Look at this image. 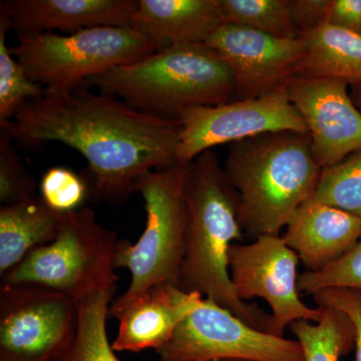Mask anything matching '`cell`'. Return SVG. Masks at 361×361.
<instances>
[{
  "mask_svg": "<svg viewBox=\"0 0 361 361\" xmlns=\"http://www.w3.org/2000/svg\"><path fill=\"white\" fill-rule=\"evenodd\" d=\"M232 71L235 99H249L269 94L298 73L305 54L302 37L278 39L244 27L222 25L205 44Z\"/></svg>",
  "mask_w": 361,
  "mask_h": 361,
  "instance_id": "13",
  "label": "cell"
},
{
  "mask_svg": "<svg viewBox=\"0 0 361 361\" xmlns=\"http://www.w3.org/2000/svg\"><path fill=\"white\" fill-rule=\"evenodd\" d=\"M299 261L296 252L279 235H263L250 244L235 243L230 249V277L235 293L244 302L264 299L272 310V336L284 337L285 329L297 320H322V307H310L301 300Z\"/></svg>",
  "mask_w": 361,
  "mask_h": 361,
  "instance_id": "11",
  "label": "cell"
},
{
  "mask_svg": "<svg viewBox=\"0 0 361 361\" xmlns=\"http://www.w3.org/2000/svg\"><path fill=\"white\" fill-rule=\"evenodd\" d=\"M121 240L97 222L90 208L63 213L56 238L30 252L1 276V286L32 284L61 292L80 302L116 289Z\"/></svg>",
  "mask_w": 361,
  "mask_h": 361,
  "instance_id": "5",
  "label": "cell"
},
{
  "mask_svg": "<svg viewBox=\"0 0 361 361\" xmlns=\"http://www.w3.org/2000/svg\"><path fill=\"white\" fill-rule=\"evenodd\" d=\"M188 207L186 251L180 288L211 299L254 329L270 334L272 316L235 293L230 277L233 244L243 240L240 197L213 149L190 164L185 184Z\"/></svg>",
  "mask_w": 361,
  "mask_h": 361,
  "instance_id": "2",
  "label": "cell"
},
{
  "mask_svg": "<svg viewBox=\"0 0 361 361\" xmlns=\"http://www.w3.org/2000/svg\"><path fill=\"white\" fill-rule=\"evenodd\" d=\"M11 51L32 82L52 94H68L85 87L90 78L148 58L157 49L133 27L99 26L68 35H21Z\"/></svg>",
  "mask_w": 361,
  "mask_h": 361,
  "instance_id": "6",
  "label": "cell"
},
{
  "mask_svg": "<svg viewBox=\"0 0 361 361\" xmlns=\"http://www.w3.org/2000/svg\"><path fill=\"white\" fill-rule=\"evenodd\" d=\"M326 25L361 35V0H330Z\"/></svg>",
  "mask_w": 361,
  "mask_h": 361,
  "instance_id": "30",
  "label": "cell"
},
{
  "mask_svg": "<svg viewBox=\"0 0 361 361\" xmlns=\"http://www.w3.org/2000/svg\"><path fill=\"white\" fill-rule=\"evenodd\" d=\"M351 99H353V103L355 106L360 109L361 111V87H351Z\"/></svg>",
  "mask_w": 361,
  "mask_h": 361,
  "instance_id": "31",
  "label": "cell"
},
{
  "mask_svg": "<svg viewBox=\"0 0 361 361\" xmlns=\"http://www.w3.org/2000/svg\"><path fill=\"white\" fill-rule=\"evenodd\" d=\"M222 25V0H139L132 27L161 51L205 44Z\"/></svg>",
  "mask_w": 361,
  "mask_h": 361,
  "instance_id": "17",
  "label": "cell"
},
{
  "mask_svg": "<svg viewBox=\"0 0 361 361\" xmlns=\"http://www.w3.org/2000/svg\"><path fill=\"white\" fill-rule=\"evenodd\" d=\"M285 87L305 121L311 149L320 167L336 165L361 149V111L345 80L296 75L285 82Z\"/></svg>",
  "mask_w": 361,
  "mask_h": 361,
  "instance_id": "12",
  "label": "cell"
},
{
  "mask_svg": "<svg viewBox=\"0 0 361 361\" xmlns=\"http://www.w3.org/2000/svg\"><path fill=\"white\" fill-rule=\"evenodd\" d=\"M39 191L42 200L59 213L77 211L89 198V187L84 176L65 167L47 170L40 180Z\"/></svg>",
  "mask_w": 361,
  "mask_h": 361,
  "instance_id": "26",
  "label": "cell"
},
{
  "mask_svg": "<svg viewBox=\"0 0 361 361\" xmlns=\"http://www.w3.org/2000/svg\"><path fill=\"white\" fill-rule=\"evenodd\" d=\"M203 300L200 294L171 284L156 285L139 295L118 297L109 310V315L118 320L114 350H159Z\"/></svg>",
  "mask_w": 361,
  "mask_h": 361,
  "instance_id": "14",
  "label": "cell"
},
{
  "mask_svg": "<svg viewBox=\"0 0 361 361\" xmlns=\"http://www.w3.org/2000/svg\"><path fill=\"white\" fill-rule=\"evenodd\" d=\"M179 121V165H189L204 152L220 145H231L266 133H308L305 121L289 99L285 82L255 99L188 109L180 114Z\"/></svg>",
  "mask_w": 361,
  "mask_h": 361,
  "instance_id": "10",
  "label": "cell"
},
{
  "mask_svg": "<svg viewBox=\"0 0 361 361\" xmlns=\"http://www.w3.org/2000/svg\"><path fill=\"white\" fill-rule=\"evenodd\" d=\"M298 288L300 293L310 295L330 288L361 291V236L350 250L329 267L299 275Z\"/></svg>",
  "mask_w": 361,
  "mask_h": 361,
  "instance_id": "25",
  "label": "cell"
},
{
  "mask_svg": "<svg viewBox=\"0 0 361 361\" xmlns=\"http://www.w3.org/2000/svg\"><path fill=\"white\" fill-rule=\"evenodd\" d=\"M285 228L282 237L310 272L336 262L361 236L360 218L312 197L298 207Z\"/></svg>",
  "mask_w": 361,
  "mask_h": 361,
  "instance_id": "16",
  "label": "cell"
},
{
  "mask_svg": "<svg viewBox=\"0 0 361 361\" xmlns=\"http://www.w3.org/2000/svg\"><path fill=\"white\" fill-rule=\"evenodd\" d=\"M223 25L244 26L278 39H295L287 0H222Z\"/></svg>",
  "mask_w": 361,
  "mask_h": 361,
  "instance_id": "22",
  "label": "cell"
},
{
  "mask_svg": "<svg viewBox=\"0 0 361 361\" xmlns=\"http://www.w3.org/2000/svg\"><path fill=\"white\" fill-rule=\"evenodd\" d=\"M311 296L318 307L334 308L351 320L355 332V361H361V291L330 288L316 292Z\"/></svg>",
  "mask_w": 361,
  "mask_h": 361,
  "instance_id": "28",
  "label": "cell"
},
{
  "mask_svg": "<svg viewBox=\"0 0 361 361\" xmlns=\"http://www.w3.org/2000/svg\"><path fill=\"white\" fill-rule=\"evenodd\" d=\"M292 23L300 33L326 25L330 0H287Z\"/></svg>",
  "mask_w": 361,
  "mask_h": 361,
  "instance_id": "29",
  "label": "cell"
},
{
  "mask_svg": "<svg viewBox=\"0 0 361 361\" xmlns=\"http://www.w3.org/2000/svg\"><path fill=\"white\" fill-rule=\"evenodd\" d=\"M116 291L99 292L78 302L75 334L68 345L49 361H121L106 334V318Z\"/></svg>",
  "mask_w": 361,
  "mask_h": 361,
  "instance_id": "20",
  "label": "cell"
},
{
  "mask_svg": "<svg viewBox=\"0 0 361 361\" xmlns=\"http://www.w3.org/2000/svg\"><path fill=\"white\" fill-rule=\"evenodd\" d=\"M189 168L190 164L153 171L137 182L135 193L145 200L146 227L135 244L121 240L116 267L130 273L123 296L139 295L156 285L180 287L189 219L185 199Z\"/></svg>",
  "mask_w": 361,
  "mask_h": 361,
  "instance_id": "7",
  "label": "cell"
},
{
  "mask_svg": "<svg viewBox=\"0 0 361 361\" xmlns=\"http://www.w3.org/2000/svg\"><path fill=\"white\" fill-rule=\"evenodd\" d=\"M11 28L6 9L0 6V126L9 122L27 102L39 99L47 90L27 77L6 42Z\"/></svg>",
  "mask_w": 361,
  "mask_h": 361,
  "instance_id": "23",
  "label": "cell"
},
{
  "mask_svg": "<svg viewBox=\"0 0 361 361\" xmlns=\"http://www.w3.org/2000/svg\"><path fill=\"white\" fill-rule=\"evenodd\" d=\"M225 172L240 197L244 235H279L298 207L314 194L322 168L308 133L282 132L230 145Z\"/></svg>",
  "mask_w": 361,
  "mask_h": 361,
  "instance_id": "3",
  "label": "cell"
},
{
  "mask_svg": "<svg viewBox=\"0 0 361 361\" xmlns=\"http://www.w3.org/2000/svg\"><path fill=\"white\" fill-rule=\"evenodd\" d=\"M157 353L161 361H304L296 339L254 329L208 298Z\"/></svg>",
  "mask_w": 361,
  "mask_h": 361,
  "instance_id": "8",
  "label": "cell"
},
{
  "mask_svg": "<svg viewBox=\"0 0 361 361\" xmlns=\"http://www.w3.org/2000/svg\"><path fill=\"white\" fill-rule=\"evenodd\" d=\"M219 361H251V360H219Z\"/></svg>",
  "mask_w": 361,
  "mask_h": 361,
  "instance_id": "32",
  "label": "cell"
},
{
  "mask_svg": "<svg viewBox=\"0 0 361 361\" xmlns=\"http://www.w3.org/2000/svg\"><path fill=\"white\" fill-rule=\"evenodd\" d=\"M312 198L361 219V149L323 168Z\"/></svg>",
  "mask_w": 361,
  "mask_h": 361,
  "instance_id": "24",
  "label": "cell"
},
{
  "mask_svg": "<svg viewBox=\"0 0 361 361\" xmlns=\"http://www.w3.org/2000/svg\"><path fill=\"white\" fill-rule=\"evenodd\" d=\"M85 87L118 97L145 113L177 121L188 109L219 106L235 99L232 71L206 44L157 51L137 63L90 78Z\"/></svg>",
  "mask_w": 361,
  "mask_h": 361,
  "instance_id": "4",
  "label": "cell"
},
{
  "mask_svg": "<svg viewBox=\"0 0 361 361\" xmlns=\"http://www.w3.org/2000/svg\"><path fill=\"white\" fill-rule=\"evenodd\" d=\"M63 213L49 208L42 198L0 207V276L35 248L58 236Z\"/></svg>",
  "mask_w": 361,
  "mask_h": 361,
  "instance_id": "18",
  "label": "cell"
},
{
  "mask_svg": "<svg viewBox=\"0 0 361 361\" xmlns=\"http://www.w3.org/2000/svg\"><path fill=\"white\" fill-rule=\"evenodd\" d=\"M180 129V121L85 87L68 94L45 92L0 126L25 148L59 142L80 152L89 165L84 176L89 199L111 205L126 203L148 173L179 166Z\"/></svg>",
  "mask_w": 361,
  "mask_h": 361,
  "instance_id": "1",
  "label": "cell"
},
{
  "mask_svg": "<svg viewBox=\"0 0 361 361\" xmlns=\"http://www.w3.org/2000/svg\"><path fill=\"white\" fill-rule=\"evenodd\" d=\"M78 302L32 284L0 288V361H49L73 338Z\"/></svg>",
  "mask_w": 361,
  "mask_h": 361,
  "instance_id": "9",
  "label": "cell"
},
{
  "mask_svg": "<svg viewBox=\"0 0 361 361\" xmlns=\"http://www.w3.org/2000/svg\"><path fill=\"white\" fill-rule=\"evenodd\" d=\"M319 322L297 320L290 329L302 348L304 361H339L355 349L353 322L341 311L322 307Z\"/></svg>",
  "mask_w": 361,
  "mask_h": 361,
  "instance_id": "21",
  "label": "cell"
},
{
  "mask_svg": "<svg viewBox=\"0 0 361 361\" xmlns=\"http://www.w3.org/2000/svg\"><path fill=\"white\" fill-rule=\"evenodd\" d=\"M300 37L305 54L297 75L339 78L361 87V35L324 25Z\"/></svg>",
  "mask_w": 361,
  "mask_h": 361,
  "instance_id": "19",
  "label": "cell"
},
{
  "mask_svg": "<svg viewBox=\"0 0 361 361\" xmlns=\"http://www.w3.org/2000/svg\"><path fill=\"white\" fill-rule=\"evenodd\" d=\"M0 6L20 35L75 33L99 26L132 27L139 0H6Z\"/></svg>",
  "mask_w": 361,
  "mask_h": 361,
  "instance_id": "15",
  "label": "cell"
},
{
  "mask_svg": "<svg viewBox=\"0 0 361 361\" xmlns=\"http://www.w3.org/2000/svg\"><path fill=\"white\" fill-rule=\"evenodd\" d=\"M13 140L0 130V202L1 205L35 198L37 184L25 170L14 149Z\"/></svg>",
  "mask_w": 361,
  "mask_h": 361,
  "instance_id": "27",
  "label": "cell"
}]
</instances>
